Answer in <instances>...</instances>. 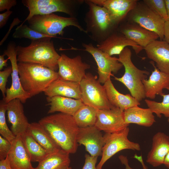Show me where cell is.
<instances>
[{
    "mask_svg": "<svg viewBox=\"0 0 169 169\" xmlns=\"http://www.w3.org/2000/svg\"><path fill=\"white\" fill-rule=\"evenodd\" d=\"M125 123H134L146 127L152 126L156 122L155 118L149 108H143L135 106L124 111Z\"/></svg>",
    "mask_w": 169,
    "mask_h": 169,
    "instance_id": "cell-27",
    "label": "cell"
},
{
    "mask_svg": "<svg viewBox=\"0 0 169 169\" xmlns=\"http://www.w3.org/2000/svg\"><path fill=\"white\" fill-rule=\"evenodd\" d=\"M51 38L31 41L26 47H16L18 62L37 64L56 71L60 57L56 51Z\"/></svg>",
    "mask_w": 169,
    "mask_h": 169,
    "instance_id": "cell-2",
    "label": "cell"
},
{
    "mask_svg": "<svg viewBox=\"0 0 169 169\" xmlns=\"http://www.w3.org/2000/svg\"><path fill=\"white\" fill-rule=\"evenodd\" d=\"M153 66L154 70L149 79L142 81L146 97L152 99H155L156 95L162 93L163 89L169 87V75L161 71Z\"/></svg>",
    "mask_w": 169,
    "mask_h": 169,
    "instance_id": "cell-24",
    "label": "cell"
},
{
    "mask_svg": "<svg viewBox=\"0 0 169 169\" xmlns=\"http://www.w3.org/2000/svg\"><path fill=\"white\" fill-rule=\"evenodd\" d=\"M98 156H92L90 155L86 154L85 160L82 169H97L96 164Z\"/></svg>",
    "mask_w": 169,
    "mask_h": 169,
    "instance_id": "cell-39",
    "label": "cell"
},
{
    "mask_svg": "<svg viewBox=\"0 0 169 169\" xmlns=\"http://www.w3.org/2000/svg\"><path fill=\"white\" fill-rule=\"evenodd\" d=\"M82 0H22V3L27 7L29 13L26 18L20 24L21 26L33 16L45 15L60 12L75 17L76 6L81 3Z\"/></svg>",
    "mask_w": 169,
    "mask_h": 169,
    "instance_id": "cell-6",
    "label": "cell"
},
{
    "mask_svg": "<svg viewBox=\"0 0 169 169\" xmlns=\"http://www.w3.org/2000/svg\"><path fill=\"white\" fill-rule=\"evenodd\" d=\"M168 122L169 123V118H168Z\"/></svg>",
    "mask_w": 169,
    "mask_h": 169,
    "instance_id": "cell-48",
    "label": "cell"
},
{
    "mask_svg": "<svg viewBox=\"0 0 169 169\" xmlns=\"http://www.w3.org/2000/svg\"><path fill=\"white\" fill-rule=\"evenodd\" d=\"M106 90L108 100L113 106L125 110L140 105L139 101L129 94L124 95L115 88L110 79L103 85Z\"/></svg>",
    "mask_w": 169,
    "mask_h": 169,
    "instance_id": "cell-26",
    "label": "cell"
},
{
    "mask_svg": "<svg viewBox=\"0 0 169 169\" xmlns=\"http://www.w3.org/2000/svg\"><path fill=\"white\" fill-rule=\"evenodd\" d=\"M50 106L48 114L59 112L73 116L78 110L84 104L81 99L77 100L61 96L46 97Z\"/></svg>",
    "mask_w": 169,
    "mask_h": 169,
    "instance_id": "cell-25",
    "label": "cell"
},
{
    "mask_svg": "<svg viewBox=\"0 0 169 169\" xmlns=\"http://www.w3.org/2000/svg\"><path fill=\"white\" fill-rule=\"evenodd\" d=\"M128 19L132 23L137 24L156 33L161 40L164 39L166 20L143 2L142 3L138 2L135 7L128 14Z\"/></svg>",
    "mask_w": 169,
    "mask_h": 169,
    "instance_id": "cell-10",
    "label": "cell"
},
{
    "mask_svg": "<svg viewBox=\"0 0 169 169\" xmlns=\"http://www.w3.org/2000/svg\"><path fill=\"white\" fill-rule=\"evenodd\" d=\"M77 141L79 145L85 146L91 156H101L105 139L101 131L95 125L79 128Z\"/></svg>",
    "mask_w": 169,
    "mask_h": 169,
    "instance_id": "cell-15",
    "label": "cell"
},
{
    "mask_svg": "<svg viewBox=\"0 0 169 169\" xmlns=\"http://www.w3.org/2000/svg\"><path fill=\"white\" fill-rule=\"evenodd\" d=\"M12 72L11 66L5 68L3 71H0V90L3 98L6 96L7 89L6 86L8 79Z\"/></svg>",
    "mask_w": 169,
    "mask_h": 169,
    "instance_id": "cell-36",
    "label": "cell"
},
{
    "mask_svg": "<svg viewBox=\"0 0 169 169\" xmlns=\"http://www.w3.org/2000/svg\"><path fill=\"white\" fill-rule=\"evenodd\" d=\"M129 131L127 127L119 131L105 133L104 135L105 144L102 149V157L96 166L97 169H102L103 165L107 161L121 150H141L139 143L132 142L128 139Z\"/></svg>",
    "mask_w": 169,
    "mask_h": 169,
    "instance_id": "cell-9",
    "label": "cell"
},
{
    "mask_svg": "<svg viewBox=\"0 0 169 169\" xmlns=\"http://www.w3.org/2000/svg\"><path fill=\"white\" fill-rule=\"evenodd\" d=\"M7 113L11 129L14 135H21L28 130L29 123L25 115L23 103L18 99L7 103Z\"/></svg>",
    "mask_w": 169,
    "mask_h": 169,
    "instance_id": "cell-18",
    "label": "cell"
},
{
    "mask_svg": "<svg viewBox=\"0 0 169 169\" xmlns=\"http://www.w3.org/2000/svg\"><path fill=\"white\" fill-rule=\"evenodd\" d=\"M89 6L85 22L87 33H91L94 39L99 43L105 39L106 33L113 24L109 13L105 8L90 1H85Z\"/></svg>",
    "mask_w": 169,
    "mask_h": 169,
    "instance_id": "cell-8",
    "label": "cell"
},
{
    "mask_svg": "<svg viewBox=\"0 0 169 169\" xmlns=\"http://www.w3.org/2000/svg\"><path fill=\"white\" fill-rule=\"evenodd\" d=\"M16 47L14 42H10L3 53L10 60L12 69L11 85L10 88H7L6 96L3 99L7 103L16 99H18L22 103H24L28 99L31 97L30 95L23 90L21 83L18 71Z\"/></svg>",
    "mask_w": 169,
    "mask_h": 169,
    "instance_id": "cell-12",
    "label": "cell"
},
{
    "mask_svg": "<svg viewBox=\"0 0 169 169\" xmlns=\"http://www.w3.org/2000/svg\"><path fill=\"white\" fill-rule=\"evenodd\" d=\"M134 158L138 161L141 164L143 169H148L147 166L144 164L141 156H138L136 154H135ZM121 163L125 166V169H133L129 165L128 161L126 156L121 155L119 156Z\"/></svg>",
    "mask_w": 169,
    "mask_h": 169,
    "instance_id": "cell-38",
    "label": "cell"
},
{
    "mask_svg": "<svg viewBox=\"0 0 169 169\" xmlns=\"http://www.w3.org/2000/svg\"><path fill=\"white\" fill-rule=\"evenodd\" d=\"M67 169H72V168L70 167H69Z\"/></svg>",
    "mask_w": 169,
    "mask_h": 169,
    "instance_id": "cell-47",
    "label": "cell"
},
{
    "mask_svg": "<svg viewBox=\"0 0 169 169\" xmlns=\"http://www.w3.org/2000/svg\"><path fill=\"white\" fill-rule=\"evenodd\" d=\"M169 91V87L166 88ZM163 98L162 102H158L154 101L145 99V101L148 108L153 113H155L159 118L161 114L167 118H169V94H165L162 93L160 95Z\"/></svg>",
    "mask_w": 169,
    "mask_h": 169,
    "instance_id": "cell-32",
    "label": "cell"
},
{
    "mask_svg": "<svg viewBox=\"0 0 169 169\" xmlns=\"http://www.w3.org/2000/svg\"><path fill=\"white\" fill-rule=\"evenodd\" d=\"M69 154L61 150L49 154L33 169H67L70 163Z\"/></svg>",
    "mask_w": 169,
    "mask_h": 169,
    "instance_id": "cell-29",
    "label": "cell"
},
{
    "mask_svg": "<svg viewBox=\"0 0 169 169\" xmlns=\"http://www.w3.org/2000/svg\"><path fill=\"white\" fill-rule=\"evenodd\" d=\"M27 21L31 28L52 38H56L57 35L62 36L64 28L70 26L87 33L75 17H64L53 13L35 15Z\"/></svg>",
    "mask_w": 169,
    "mask_h": 169,
    "instance_id": "cell-5",
    "label": "cell"
},
{
    "mask_svg": "<svg viewBox=\"0 0 169 169\" xmlns=\"http://www.w3.org/2000/svg\"><path fill=\"white\" fill-rule=\"evenodd\" d=\"M13 37L16 38H26L31 41L52 38L51 36L43 34L31 28L26 24L17 27L13 34Z\"/></svg>",
    "mask_w": 169,
    "mask_h": 169,
    "instance_id": "cell-33",
    "label": "cell"
},
{
    "mask_svg": "<svg viewBox=\"0 0 169 169\" xmlns=\"http://www.w3.org/2000/svg\"><path fill=\"white\" fill-rule=\"evenodd\" d=\"M44 92L47 97L61 96L81 99L79 83L59 78L53 82Z\"/></svg>",
    "mask_w": 169,
    "mask_h": 169,
    "instance_id": "cell-22",
    "label": "cell"
},
{
    "mask_svg": "<svg viewBox=\"0 0 169 169\" xmlns=\"http://www.w3.org/2000/svg\"><path fill=\"white\" fill-rule=\"evenodd\" d=\"M165 1L167 10L168 20L169 19V0H165Z\"/></svg>",
    "mask_w": 169,
    "mask_h": 169,
    "instance_id": "cell-46",
    "label": "cell"
},
{
    "mask_svg": "<svg viewBox=\"0 0 169 169\" xmlns=\"http://www.w3.org/2000/svg\"><path fill=\"white\" fill-rule=\"evenodd\" d=\"M128 46L132 47L136 54L144 48L130 40L120 32L114 33L109 35L104 40L99 43L97 48L110 56L119 55Z\"/></svg>",
    "mask_w": 169,
    "mask_h": 169,
    "instance_id": "cell-16",
    "label": "cell"
},
{
    "mask_svg": "<svg viewBox=\"0 0 169 169\" xmlns=\"http://www.w3.org/2000/svg\"><path fill=\"white\" fill-rule=\"evenodd\" d=\"M11 144L8 157L13 169H33L21 135L17 136Z\"/></svg>",
    "mask_w": 169,
    "mask_h": 169,
    "instance_id": "cell-23",
    "label": "cell"
},
{
    "mask_svg": "<svg viewBox=\"0 0 169 169\" xmlns=\"http://www.w3.org/2000/svg\"><path fill=\"white\" fill-rule=\"evenodd\" d=\"M164 40L169 44V19L165 21L164 27Z\"/></svg>",
    "mask_w": 169,
    "mask_h": 169,
    "instance_id": "cell-42",
    "label": "cell"
},
{
    "mask_svg": "<svg viewBox=\"0 0 169 169\" xmlns=\"http://www.w3.org/2000/svg\"><path fill=\"white\" fill-rule=\"evenodd\" d=\"M97 110L94 108L84 104L81 106L73 116L79 127L95 125L97 119Z\"/></svg>",
    "mask_w": 169,
    "mask_h": 169,
    "instance_id": "cell-31",
    "label": "cell"
},
{
    "mask_svg": "<svg viewBox=\"0 0 169 169\" xmlns=\"http://www.w3.org/2000/svg\"><path fill=\"white\" fill-rule=\"evenodd\" d=\"M18 65L22 86L31 97L44 92L59 78L58 72L41 65L18 63Z\"/></svg>",
    "mask_w": 169,
    "mask_h": 169,
    "instance_id": "cell-3",
    "label": "cell"
},
{
    "mask_svg": "<svg viewBox=\"0 0 169 169\" xmlns=\"http://www.w3.org/2000/svg\"><path fill=\"white\" fill-rule=\"evenodd\" d=\"M5 55L3 54L0 55V70H2L4 67H7L8 64L7 61L9 58H8L6 59H4Z\"/></svg>",
    "mask_w": 169,
    "mask_h": 169,
    "instance_id": "cell-44",
    "label": "cell"
},
{
    "mask_svg": "<svg viewBox=\"0 0 169 169\" xmlns=\"http://www.w3.org/2000/svg\"><path fill=\"white\" fill-rule=\"evenodd\" d=\"M143 2L166 21L167 20V12L165 0H144Z\"/></svg>",
    "mask_w": 169,
    "mask_h": 169,
    "instance_id": "cell-35",
    "label": "cell"
},
{
    "mask_svg": "<svg viewBox=\"0 0 169 169\" xmlns=\"http://www.w3.org/2000/svg\"><path fill=\"white\" fill-rule=\"evenodd\" d=\"M0 169H13L8 157V156L4 159L0 160Z\"/></svg>",
    "mask_w": 169,
    "mask_h": 169,
    "instance_id": "cell-43",
    "label": "cell"
},
{
    "mask_svg": "<svg viewBox=\"0 0 169 169\" xmlns=\"http://www.w3.org/2000/svg\"><path fill=\"white\" fill-rule=\"evenodd\" d=\"M13 11L7 10L0 14V28H1L6 24L9 17L12 14Z\"/></svg>",
    "mask_w": 169,
    "mask_h": 169,
    "instance_id": "cell-41",
    "label": "cell"
},
{
    "mask_svg": "<svg viewBox=\"0 0 169 169\" xmlns=\"http://www.w3.org/2000/svg\"><path fill=\"white\" fill-rule=\"evenodd\" d=\"M17 4L16 0H0V11L5 10H10L11 8Z\"/></svg>",
    "mask_w": 169,
    "mask_h": 169,
    "instance_id": "cell-40",
    "label": "cell"
},
{
    "mask_svg": "<svg viewBox=\"0 0 169 169\" xmlns=\"http://www.w3.org/2000/svg\"><path fill=\"white\" fill-rule=\"evenodd\" d=\"M144 49L148 58L156 63L159 70L169 75V44L164 40H156Z\"/></svg>",
    "mask_w": 169,
    "mask_h": 169,
    "instance_id": "cell-19",
    "label": "cell"
},
{
    "mask_svg": "<svg viewBox=\"0 0 169 169\" xmlns=\"http://www.w3.org/2000/svg\"><path fill=\"white\" fill-rule=\"evenodd\" d=\"M129 125L125 123L124 111L119 108L114 106L110 109L97 110L95 126L101 131L112 133L119 131Z\"/></svg>",
    "mask_w": 169,
    "mask_h": 169,
    "instance_id": "cell-14",
    "label": "cell"
},
{
    "mask_svg": "<svg viewBox=\"0 0 169 169\" xmlns=\"http://www.w3.org/2000/svg\"><path fill=\"white\" fill-rule=\"evenodd\" d=\"M97 79L96 76L86 73L79 83L81 100L84 104L97 110L113 108L114 106L109 101L105 87Z\"/></svg>",
    "mask_w": 169,
    "mask_h": 169,
    "instance_id": "cell-7",
    "label": "cell"
},
{
    "mask_svg": "<svg viewBox=\"0 0 169 169\" xmlns=\"http://www.w3.org/2000/svg\"><path fill=\"white\" fill-rule=\"evenodd\" d=\"M59 60V78L63 80L79 83L86 75V71L90 65L83 62L81 57L77 55L70 58L61 54Z\"/></svg>",
    "mask_w": 169,
    "mask_h": 169,
    "instance_id": "cell-13",
    "label": "cell"
},
{
    "mask_svg": "<svg viewBox=\"0 0 169 169\" xmlns=\"http://www.w3.org/2000/svg\"><path fill=\"white\" fill-rule=\"evenodd\" d=\"M120 32L128 38L144 49L159 38L156 33L148 30L139 25L132 23L120 27Z\"/></svg>",
    "mask_w": 169,
    "mask_h": 169,
    "instance_id": "cell-21",
    "label": "cell"
},
{
    "mask_svg": "<svg viewBox=\"0 0 169 169\" xmlns=\"http://www.w3.org/2000/svg\"><path fill=\"white\" fill-rule=\"evenodd\" d=\"M163 164L169 169V151L165 158Z\"/></svg>",
    "mask_w": 169,
    "mask_h": 169,
    "instance_id": "cell-45",
    "label": "cell"
},
{
    "mask_svg": "<svg viewBox=\"0 0 169 169\" xmlns=\"http://www.w3.org/2000/svg\"><path fill=\"white\" fill-rule=\"evenodd\" d=\"M106 9L114 25L124 19L137 4V0H90Z\"/></svg>",
    "mask_w": 169,
    "mask_h": 169,
    "instance_id": "cell-17",
    "label": "cell"
},
{
    "mask_svg": "<svg viewBox=\"0 0 169 169\" xmlns=\"http://www.w3.org/2000/svg\"><path fill=\"white\" fill-rule=\"evenodd\" d=\"M38 122L61 150L69 154L76 152L79 127L73 116L59 112L44 117Z\"/></svg>",
    "mask_w": 169,
    "mask_h": 169,
    "instance_id": "cell-1",
    "label": "cell"
},
{
    "mask_svg": "<svg viewBox=\"0 0 169 169\" xmlns=\"http://www.w3.org/2000/svg\"><path fill=\"white\" fill-rule=\"evenodd\" d=\"M84 50L91 54L98 66L99 82L104 84L110 79L112 73L115 74L123 66L118 58L110 56L93 46L92 44H83Z\"/></svg>",
    "mask_w": 169,
    "mask_h": 169,
    "instance_id": "cell-11",
    "label": "cell"
},
{
    "mask_svg": "<svg viewBox=\"0 0 169 169\" xmlns=\"http://www.w3.org/2000/svg\"><path fill=\"white\" fill-rule=\"evenodd\" d=\"M169 151V136L159 132L153 136L152 145L147 156L146 161L153 167L163 164L165 158Z\"/></svg>",
    "mask_w": 169,
    "mask_h": 169,
    "instance_id": "cell-20",
    "label": "cell"
},
{
    "mask_svg": "<svg viewBox=\"0 0 169 169\" xmlns=\"http://www.w3.org/2000/svg\"><path fill=\"white\" fill-rule=\"evenodd\" d=\"M27 131L49 154L61 150L38 122L30 123Z\"/></svg>",
    "mask_w": 169,
    "mask_h": 169,
    "instance_id": "cell-28",
    "label": "cell"
},
{
    "mask_svg": "<svg viewBox=\"0 0 169 169\" xmlns=\"http://www.w3.org/2000/svg\"><path fill=\"white\" fill-rule=\"evenodd\" d=\"M131 50L126 47L119 55L118 61L125 68V72L121 77L114 76V79L124 84L130 92L131 95L140 102L146 97L142 81L146 79L148 71L140 69L133 63Z\"/></svg>",
    "mask_w": 169,
    "mask_h": 169,
    "instance_id": "cell-4",
    "label": "cell"
},
{
    "mask_svg": "<svg viewBox=\"0 0 169 169\" xmlns=\"http://www.w3.org/2000/svg\"><path fill=\"white\" fill-rule=\"evenodd\" d=\"M21 136L31 162H39L49 154L33 138L27 131L21 135Z\"/></svg>",
    "mask_w": 169,
    "mask_h": 169,
    "instance_id": "cell-30",
    "label": "cell"
},
{
    "mask_svg": "<svg viewBox=\"0 0 169 169\" xmlns=\"http://www.w3.org/2000/svg\"><path fill=\"white\" fill-rule=\"evenodd\" d=\"M7 110V103L2 99L0 101V134L1 136L12 143L16 136L7 125L5 118Z\"/></svg>",
    "mask_w": 169,
    "mask_h": 169,
    "instance_id": "cell-34",
    "label": "cell"
},
{
    "mask_svg": "<svg viewBox=\"0 0 169 169\" xmlns=\"http://www.w3.org/2000/svg\"><path fill=\"white\" fill-rule=\"evenodd\" d=\"M12 144L6 139L0 136V160L5 159L8 155Z\"/></svg>",
    "mask_w": 169,
    "mask_h": 169,
    "instance_id": "cell-37",
    "label": "cell"
}]
</instances>
